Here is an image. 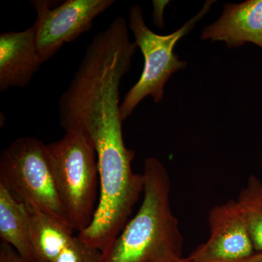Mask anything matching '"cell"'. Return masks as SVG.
<instances>
[{"label": "cell", "instance_id": "obj_1", "mask_svg": "<svg viewBox=\"0 0 262 262\" xmlns=\"http://www.w3.org/2000/svg\"><path fill=\"white\" fill-rule=\"evenodd\" d=\"M140 208L103 253L102 262H169L182 257L183 237L170 203V180L159 160L144 161Z\"/></svg>", "mask_w": 262, "mask_h": 262}, {"label": "cell", "instance_id": "obj_2", "mask_svg": "<svg viewBox=\"0 0 262 262\" xmlns=\"http://www.w3.org/2000/svg\"><path fill=\"white\" fill-rule=\"evenodd\" d=\"M215 1H206L201 10L175 32L159 35L146 26L144 12L139 5L129 10L128 27L135 44L144 58V69L139 81L127 92L120 104L122 121L132 115L144 98L151 96L155 103L161 102L165 84L176 72L187 68V62L180 59L174 52L180 39L189 34L196 24L208 14Z\"/></svg>", "mask_w": 262, "mask_h": 262}, {"label": "cell", "instance_id": "obj_3", "mask_svg": "<svg viewBox=\"0 0 262 262\" xmlns=\"http://www.w3.org/2000/svg\"><path fill=\"white\" fill-rule=\"evenodd\" d=\"M46 146L69 223L80 232L92 222L99 196L95 146L77 132H66L61 139Z\"/></svg>", "mask_w": 262, "mask_h": 262}, {"label": "cell", "instance_id": "obj_4", "mask_svg": "<svg viewBox=\"0 0 262 262\" xmlns=\"http://www.w3.org/2000/svg\"><path fill=\"white\" fill-rule=\"evenodd\" d=\"M0 183L25 206L70 226L57 189L47 146L42 141L19 138L3 150Z\"/></svg>", "mask_w": 262, "mask_h": 262}, {"label": "cell", "instance_id": "obj_5", "mask_svg": "<svg viewBox=\"0 0 262 262\" xmlns=\"http://www.w3.org/2000/svg\"><path fill=\"white\" fill-rule=\"evenodd\" d=\"M37 12L33 27L36 46L42 63L54 56L63 45L75 40L92 28L96 17L115 4L114 0H67L54 6L55 2H31Z\"/></svg>", "mask_w": 262, "mask_h": 262}, {"label": "cell", "instance_id": "obj_6", "mask_svg": "<svg viewBox=\"0 0 262 262\" xmlns=\"http://www.w3.org/2000/svg\"><path fill=\"white\" fill-rule=\"evenodd\" d=\"M210 235L188 257L194 262H239L254 254L252 237L237 201L231 200L208 213Z\"/></svg>", "mask_w": 262, "mask_h": 262}, {"label": "cell", "instance_id": "obj_7", "mask_svg": "<svg viewBox=\"0 0 262 262\" xmlns=\"http://www.w3.org/2000/svg\"><path fill=\"white\" fill-rule=\"evenodd\" d=\"M201 38L225 42L229 48L248 42L262 49V0L225 3L220 18L203 29Z\"/></svg>", "mask_w": 262, "mask_h": 262}, {"label": "cell", "instance_id": "obj_8", "mask_svg": "<svg viewBox=\"0 0 262 262\" xmlns=\"http://www.w3.org/2000/svg\"><path fill=\"white\" fill-rule=\"evenodd\" d=\"M42 64L36 46L34 27L0 35V91L24 88Z\"/></svg>", "mask_w": 262, "mask_h": 262}, {"label": "cell", "instance_id": "obj_9", "mask_svg": "<svg viewBox=\"0 0 262 262\" xmlns=\"http://www.w3.org/2000/svg\"><path fill=\"white\" fill-rule=\"evenodd\" d=\"M0 238L26 259L37 262L31 241L27 206L0 183Z\"/></svg>", "mask_w": 262, "mask_h": 262}, {"label": "cell", "instance_id": "obj_10", "mask_svg": "<svg viewBox=\"0 0 262 262\" xmlns=\"http://www.w3.org/2000/svg\"><path fill=\"white\" fill-rule=\"evenodd\" d=\"M27 208L29 214L31 241L37 261H56L75 236V230L48 213L30 207Z\"/></svg>", "mask_w": 262, "mask_h": 262}, {"label": "cell", "instance_id": "obj_11", "mask_svg": "<svg viewBox=\"0 0 262 262\" xmlns=\"http://www.w3.org/2000/svg\"><path fill=\"white\" fill-rule=\"evenodd\" d=\"M252 237L255 252H262V182L254 175L248 177L246 185L237 200Z\"/></svg>", "mask_w": 262, "mask_h": 262}, {"label": "cell", "instance_id": "obj_12", "mask_svg": "<svg viewBox=\"0 0 262 262\" xmlns=\"http://www.w3.org/2000/svg\"><path fill=\"white\" fill-rule=\"evenodd\" d=\"M103 253L74 236L55 262H102Z\"/></svg>", "mask_w": 262, "mask_h": 262}, {"label": "cell", "instance_id": "obj_13", "mask_svg": "<svg viewBox=\"0 0 262 262\" xmlns=\"http://www.w3.org/2000/svg\"><path fill=\"white\" fill-rule=\"evenodd\" d=\"M0 262H34L22 257L14 248L2 241L0 244Z\"/></svg>", "mask_w": 262, "mask_h": 262}, {"label": "cell", "instance_id": "obj_14", "mask_svg": "<svg viewBox=\"0 0 262 262\" xmlns=\"http://www.w3.org/2000/svg\"><path fill=\"white\" fill-rule=\"evenodd\" d=\"M154 5V13H153V17H154V20L157 25L159 26V27L163 28V8L161 7L165 4L166 2L154 1L153 2Z\"/></svg>", "mask_w": 262, "mask_h": 262}, {"label": "cell", "instance_id": "obj_15", "mask_svg": "<svg viewBox=\"0 0 262 262\" xmlns=\"http://www.w3.org/2000/svg\"><path fill=\"white\" fill-rule=\"evenodd\" d=\"M239 262H262V252H256L249 258Z\"/></svg>", "mask_w": 262, "mask_h": 262}, {"label": "cell", "instance_id": "obj_16", "mask_svg": "<svg viewBox=\"0 0 262 262\" xmlns=\"http://www.w3.org/2000/svg\"><path fill=\"white\" fill-rule=\"evenodd\" d=\"M169 262H194L192 260H191L189 257L184 258L181 257L177 258V259L173 260V261H169Z\"/></svg>", "mask_w": 262, "mask_h": 262}]
</instances>
